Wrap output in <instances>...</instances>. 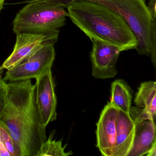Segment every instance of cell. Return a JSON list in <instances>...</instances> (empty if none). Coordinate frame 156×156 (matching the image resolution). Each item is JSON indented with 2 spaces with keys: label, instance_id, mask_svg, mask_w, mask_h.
I'll list each match as a JSON object with an SVG mask.
<instances>
[{
  "label": "cell",
  "instance_id": "cell-20",
  "mask_svg": "<svg viewBox=\"0 0 156 156\" xmlns=\"http://www.w3.org/2000/svg\"><path fill=\"white\" fill-rule=\"evenodd\" d=\"M5 0H0V12L1 11L3 8V4Z\"/></svg>",
  "mask_w": 156,
  "mask_h": 156
},
{
  "label": "cell",
  "instance_id": "cell-14",
  "mask_svg": "<svg viewBox=\"0 0 156 156\" xmlns=\"http://www.w3.org/2000/svg\"><path fill=\"white\" fill-rule=\"evenodd\" d=\"M0 156H22V151L9 130L0 122Z\"/></svg>",
  "mask_w": 156,
  "mask_h": 156
},
{
  "label": "cell",
  "instance_id": "cell-11",
  "mask_svg": "<svg viewBox=\"0 0 156 156\" xmlns=\"http://www.w3.org/2000/svg\"><path fill=\"white\" fill-rule=\"evenodd\" d=\"M133 145L127 156L146 155L156 145V129L155 121L146 120L135 124Z\"/></svg>",
  "mask_w": 156,
  "mask_h": 156
},
{
  "label": "cell",
  "instance_id": "cell-17",
  "mask_svg": "<svg viewBox=\"0 0 156 156\" xmlns=\"http://www.w3.org/2000/svg\"><path fill=\"white\" fill-rule=\"evenodd\" d=\"M3 70L2 66H0V118L5 108L7 94V83L2 77Z\"/></svg>",
  "mask_w": 156,
  "mask_h": 156
},
{
  "label": "cell",
  "instance_id": "cell-4",
  "mask_svg": "<svg viewBox=\"0 0 156 156\" xmlns=\"http://www.w3.org/2000/svg\"><path fill=\"white\" fill-rule=\"evenodd\" d=\"M13 21L15 34H41L48 41H58L60 29L66 24L68 13L63 7L27 2Z\"/></svg>",
  "mask_w": 156,
  "mask_h": 156
},
{
  "label": "cell",
  "instance_id": "cell-10",
  "mask_svg": "<svg viewBox=\"0 0 156 156\" xmlns=\"http://www.w3.org/2000/svg\"><path fill=\"white\" fill-rule=\"evenodd\" d=\"M135 124L129 113L118 109L114 156H127L133 145Z\"/></svg>",
  "mask_w": 156,
  "mask_h": 156
},
{
  "label": "cell",
  "instance_id": "cell-19",
  "mask_svg": "<svg viewBox=\"0 0 156 156\" xmlns=\"http://www.w3.org/2000/svg\"><path fill=\"white\" fill-rule=\"evenodd\" d=\"M146 155L147 156H156V145L154 146Z\"/></svg>",
  "mask_w": 156,
  "mask_h": 156
},
{
  "label": "cell",
  "instance_id": "cell-13",
  "mask_svg": "<svg viewBox=\"0 0 156 156\" xmlns=\"http://www.w3.org/2000/svg\"><path fill=\"white\" fill-rule=\"evenodd\" d=\"M134 103L137 107L143 108L155 119L156 114V82L150 81L141 83L136 94Z\"/></svg>",
  "mask_w": 156,
  "mask_h": 156
},
{
  "label": "cell",
  "instance_id": "cell-9",
  "mask_svg": "<svg viewBox=\"0 0 156 156\" xmlns=\"http://www.w3.org/2000/svg\"><path fill=\"white\" fill-rule=\"evenodd\" d=\"M16 37L13 52L2 66L7 71L22 62L43 44L50 42L45 36L41 34H16Z\"/></svg>",
  "mask_w": 156,
  "mask_h": 156
},
{
  "label": "cell",
  "instance_id": "cell-8",
  "mask_svg": "<svg viewBox=\"0 0 156 156\" xmlns=\"http://www.w3.org/2000/svg\"><path fill=\"white\" fill-rule=\"evenodd\" d=\"M118 109L108 102L96 124V147L103 156H114Z\"/></svg>",
  "mask_w": 156,
  "mask_h": 156
},
{
  "label": "cell",
  "instance_id": "cell-2",
  "mask_svg": "<svg viewBox=\"0 0 156 156\" xmlns=\"http://www.w3.org/2000/svg\"><path fill=\"white\" fill-rule=\"evenodd\" d=\"M66 9L73 23L90 40L115 45L121 52L136 48L135 34L126 20L116 12L86 0L75 1Z\"/></svg>",
  "mask_w": 156,
  "mask_h": 156
},
{
  "label": "cell",
  "instance_id": "cell-12",
  "mask_svg": "<svg viewBox=\"0 0 156 156\" xmlns=\"http://www.w3.org/2000/svg\"><path fill=\"white\" fill-rule=\"evenodd\" d=\"M132 96V89L126 81L117 79L112 83L109 102L118 110L129 113Z\"/></svg>",
  "mask_w": 156,
  "mask_h": 156
},
{
  "label": "cell",
  "instance_id": "cell-15",
  "mask_svg": "<svg viewBox=\"0 0 156 156\" xmlns=\"http://www.w3.org/2000/svg\"><path fill=\"white\" fill-rule=\"evenodd\" d=\"M55 130L50 134L48 139L42 145L37 156H67L73 155L72 151L66 152V145L63 146L61 140H53Z\"/></svg>",
  "mask_w": 156,
  "mask_h": 156
},
{
  "label": "cell",
  "instance_id": "cell-16",
  "mask_svg": "<svg viewBox=\"0 0 156 156\" xmlns=\"http://www.w3.org/2000/svg\"><path fill=\"white\" fill-rule=\"evenodd\" d=\"M129 114L135 124L144 120H155L146 110L143 108H138L137 107L131 106Z\"/></svg>",
  "mask_w": 156,
  "mask_h": 156
},
{
  "label": "cell",
  "instance_id": "cell-6",
  "mask_svg": "<svg viewBox=\"0 0 156 156\" xmlns=\"http://www.w3.org/2000/svg\"><path fill=\"white\" fill-rule=\"evenodd\" d=\"M35 97L41 123L46 128L57 118V98L51 69L36 78Z\"/></svg>",
  "mask_w": 156,
  "mask_h": 156
},
{
  "label": "cell",
  "instance_id": "cell-5",
  "mask_svg": "<svg viewBox=\"0 0 156 156\" xmlns=\"http://www.w3.org/2000/svg\"><path fill=\"white\" fill-rule=\"evenodd\" d=\"M55 43L45 42L34 52L5 74L4 80L16 82L36 79L51 69L55 59Z\"/></svg>",
  "mask_w": 156,
  "mask_h": 156
},
{
  "label": "cell",
  "instance_id": "cell-21",
  "mask_svg": "<svg viewBox=\"0 0 156 156\" xmlns=\"http://www.w3.org/2000/svg\"><path fill=\"white\" fill-rule=\"evenodd\" d=\"M144 1H146V0H144Z\"/></svg>",
  "mask_w": 156,
  "mask_h": 156
},
{
  "label": "cell",
  "instance_id": "cell-7",
  "mask_svg": "<svg viewBox=\"0 0 156 156\" xmlns=\"http://www.w3.org/2000/svg\"><path fill=\"white\" fill-rule=\"evenodd\" d=\"M90 54L92 75L97 79L113 78L117 74L116 65L121 51L115 45L92 39Z\"/></svg>",
  "mask_w": 156,
  "mask_h": 156
},
{
  "label": "cell",
  "instance_id": "cell-18",
  "mask_svg": "<svg viewBox=\"0 0 156 156\" xmlns=\"http://www.w3.org/2000/svg\"><path fill=\"white\" fill-rule=\"evenodd\" d=\"M153 19L156 20V0H150L147 5Z\"/></svg>",
  "mask_w": 156,
  "mask_h": 156
},
{
  "label": "cell",
  "instance_id": "cell-3",
  "mask_svg": "<svg viewBox=\"0 0 156 156\" xmlns=\"http://www.w3.org/2000/svg\"><path fill=\"white\" fill-rule=\"evenodd\" d=\"M36 3L66 9L76 0H33ZM101 4L121 15L137 40L136 51L140 55L150 56L156 64V20L153 19L144 0H86Z\"/></svg>",
  "mask_w": 156,
  "mask_h": 156
},
{
  "label": "cell",
  "instance_id": "cell-1",
  "mask_svg": "<svg viewBox=\"0 0 156 156\" xmlns=\"http://www.w3.org/2000/svg\"><path fill=\"white\" fill-rule=\"evenodd\" d=\"M6 105L0 122L9 130L22 151V156H37L47 140L41 123L31 79L7 83Z\"/></svg>",
  "mask_w": 156,
  "mask_h": 156
}]
</instances>
